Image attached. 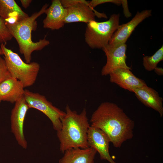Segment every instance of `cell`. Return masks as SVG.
I'll return each instance as SVG.
<instances>
[{
  "instance_id": "cell-12",
  "label": "cell",
  "mask_w": 163,
  "mask_h": 163,
  "mask_svg": "<svg viewBox=\"0 0 163 163\" xmlns=\"http://www.w3.org/2000/svg\"><path fill=\"white\" fill-rule=\"evenodd\" d=\"M67 12V8L62 6L60 0H52L51 5L45 11L46 17L43 21V27L51 30L62 28L65 24Z\"/></svg>"
},
{
  "instance_id": "cell-14",
  "label": "cell",
  "mask_w": 163,
  "mask_h": 163,
  "mask_svg": "<svg viewBox=\"0 0 163 163\" xmlns=\"http://www.w3.org/2000/svg\"><path fill=\"white\" fill-rule=\"evenodd\" d=\"M133 92L145 105L153 109L162 117L163 99L155 90L146 85L136 89Z\"/></svg>"
},
{
  "instance_id": "cell-1",
  "label": "cell",
  "mask_w": 163,
  "mask_h": 163,
  "mask_svg": "<svg viewBox=\"0 0 163 163\" xmlns=\"http://www.w3.org/2000/svg\"><path fill=\"white\" fill-rule=\"evenodd\" d=\"M91 126L100 129L108 137L115 148L131 139L133 136L134 122L116 104L102 103L92 113Z\"/></svg>"
},
{
  "instance_id": "cell-24",
  "label": "cell",
  "mask_w": 163,
  "mask_h": 163,
  "mask_svg": "<svg viewBox=\"0 0 163 163\" xmlns=\"http://www.w3.org/2000/svg\"><path fill=\"white\" fill-rule=\"evenodd\" d=\"M154 70L157 74L160 75H163V69L162 68L157 67Z\"/></svg>"
},
{
  "instance_id": "cell-15",
  "label": "cell",
  "mask_w": 163,
  "mask_h": 163,
  "mask_svg": "<svg viewBox=\"0 0 163 163\" xmlns=\"http://www.w3.org/2000/svg\"><path fill=\"white\" fill-rule=\"evenodd\" d=\"M24 87L21 82L12 77L0 83L1 101L15 103L24 96Z\"/></svg>"
},
{
  "instance_id": "cell-5",
  "label": "cell",
  "mask_w": 163,
  "mask_h": 163,
  "mask_svg": "<svg viewBox=\"0 0 163 163\" xmlns=\"http://www.w3.org/2000/svg\"><path fill=\"white\" fill-rule=\"evenodd\" d=\"M119 14H113L107 21H94L88 24L85 33V40L91 49H102L109 43L113 35L119 26Z\"/></svg>"
},
{
  "instance_id": "cell-20",
  "label": "cell",
  "mask_w": 163,
  "mask_h": 163,
  "mask_svg": "<svg viewBox=\"0 0 163 163\" xmlns=\"http://www.w3.org/2000/svg\"><path fill=\"white\" fill-rule=\"evenodd\" d=\"M11 77L4 59L0 56V83Z\"/></svg>"
},
{
  "instance_id": "cell-7",
  "label": "cell",
  "mask_w": 163,
  "mask_h": 163,
  "mask_svg": "<svg viewBox=\"0 0 163 163\" xmlns=\"http://www.w3.org/2000/svg\"><path fill=\"white\" fill-rule=\"evenodd\" d=\"M61 4L67 9L65 24L83 22L88 24L95 20V17L107 18L104 13L95 11L88 5V1L85 0H61Z\"/></svg>"
},
{
  "instance_id": "cell-2",
  "label": "cell",
  "mask_w": 163,
  "mask_h": 163,
  "mask_svg": "<svg viewBox=\"0 0 163 163\" xmlns=\"http://www.w3.org/2000/svg\"><path fill=\"white\" fill-rule=\"evenodd\" d=\"M65 110L66 115L61 120V128L57 131L60 143V151L63 153L71 149H86L89 147L87 136L90 125L86 109L84 108L78 114L67 105Z\"/></svg>"
},
{
  "instance_id": "cell-21",
  "label": "cell",
  "mask_w": 163,
  "mask_h": 163,
  "mask_svg": "<svg viewBox=\"0 0 163 163\" xmlns=\"http://www.w3.org/2000/svg\"><path fill=\"white\" fill-rule=\"evenodd\" d=\"M88 5L92 9L97 5L107 3H112L117 5L121 4V0H92L88 1Z\"/></svg>"
},
{
  "instance_id": "cell-13",
  "label": "cell",
  "mask_w": 163,
  "mask_h": 163,
  "mask_svg": "<svg viewBox=\"0 0 163 163\" xmlns=\"http://www.w3.org/2000/svg\"><path fill=\"white\" fill-rule=\"evenodd\" d=\"M109 75L110 82L130 92H133L136 89L147 85L144 80L136 77L128 69L118 68Z\"/></svg>"
},
{
  "instance_id": "cell-4",
  "label": "cell",
  "mask_w": 163,
  "mask_h": 163,
  "mask_svg": "<svg viewBox=\"0 0 163 163\" xmlns=\"http://www.w3.org/2000/svg\"><path fill=\"white\" fill-rule=\"evenodd\" d=\"M5 45L1 43L4 59L12 77L20 81L24 88L32 85L35 82L40 69V65L33 62L27 63L24 62L19 56Z\"/></svg>"
},
{
  "instance_id": "cell-22",
  "label": "cell",
  "mask_w": 163,
  "mask_h": 163,
  "mask_svg": "<svg viewBox=\"0 0 163 163\" xmlns=\"http://www.w3.org/2000/svg\"><path fill=\"white\" fill-rule=\"evenodd\" d=\"M121 4H122L123 9V13L125 17L128 18L131 16V13L129 12L128 9L127 2V0H121Z\"/></svg>"
},
{
  "instance_id": "cell-10",
  "label": "cell",
  "mask_w": 163,
  "mask_h": 163,
  "mask_svg": "<svg viewBox=\"0 0 163 163\" xmlns=\"http://www.w3.org/2000/svg\"><path fill=\"white\" fill-rule=\"evenodd\" d=\"M152 15L151 10L138 11L128 22L119 25L113 35L108 44L116 46L126 43L136 27L146 18Z\"/></svg>"
},
{
  "instance_id": "cell-25",
  "label": "cell",
  "mask_w": 163,
  "mask_h": 163,
  "mask_svg": "<svg viewBox=\"0 0 163 163\" xmlns=\"http://www.w3.org/2000/svg\"><path fill=\"white\" fill-rule=\"evenodd\" d=\"M3 55V53L2 51V50L1 48L0 47V55Z\"/></svg>"
},
{
  "instance_id": "cell-18",
  "label": "cell",
  "mask_w": 163,
  "mask_h": 163,
  "mask_svg": "<svg viewBox=\"0 0 163 163\" xmlns=\"http://www.w3.org/2000/svg\"><path fill=\"white\" fill-rule=\"evenodd\" d=\"M163 60V46L152 56H145L143 58V65L145 69L148 71L153 70L157 67L158 63Z\"/></svg>"
},
{
  "instance_id": "cell-6",
  "label": "cell",
  "mask_w": 163,
  "mask_h": 163,
  "mask_svg": "<svg viewBox=\"0 0 163 163\" xmlns=\"http://www.w3.org/2000/svg\"><path fill=\"white\" fill-rule=\"evenodd\" d=\"M24 97L29 108L35 109L44 113L50 120L56 131L61 129V120L66 115L65 112L54 106L44 96L38 93L26 89Z\"/></svg>"
},
{
  "instance_id": "cell-19",
  "label": "cell",
  "mask_w": 163,
  "mask_h": 163,
  "mask_svg": "<svg viewBox=\"0 0 163 163\" xmlns=\"http://www.w3.org/2000/svg\"><path fill=\"white\" fill-rule=\"evenodd\" d=\"M13 37L5 21L0 17V43L6 44Z\"/></svg>"
},
{
  "instance_id": "cell-16",
  "label": "cell",
  "mask_w": 163,
  "mask_h": 163,
  "mask_svg": "<svg viewBox=\"0 0 163 163\" xmlns=\"http://www.w3.org/2000/svg\"><path fill=\"white\" fill-rule=\"evenodd\" d=\"M97 152L91 147L86 149L72 148L66 151L59 163H94Z\"/></svg>"
},
{
  "instance_id": "cell-9",
  "label": "cell",
  "mask_w": 163,
  "mask_h": 163,
  "mask_svg": "<svg viewBox=\"0 0 163 163\" xmlns=\"http://www.w3.org/2000/svg\"><path fill=\"white\" fill-rule=\"evenodd\" d=\"M126 44L114 46L108 44L102 49L107 57V61L101 71L103 76L109 75L118 68H124L131 70L126 62Z\"/></svg>"
},
{
  "instance_id": "cell-3",
  "label": "cell",
  "mask_w": 163,
  "mask_h": 163,
  "mask_svg": "<svg viewBox=\"0 0 163 163\" xmlns=\"http://www.w3.org/2000/svg\"><path fill=\"white\" fill-rule=\"evenodd\" d=\"M48 5H44L38 11L21 21L12 24L6 23L10 33L16 40L19 47V51L23 55L26 62H31L32 53L35 51L42 50L50 44L46 39V36L38 41L34 42L32 40L31 33L37 28L36 19L45 13Z\"/></svg>"
},
{
  "instance_id": "cell-11",
  "label": "cell",
  "mask_w": 163,
  "mask_h": 163,
  "mask_svg": "<svg viewBox=\"0 0 163 163\" xmlns=\"http://www.w3.org/2000/svg\"><path fill=\"white\" fill-rule=\"evenodd\" d=\"M88 145L95 150L101 159L110 163H116L111 158L109 152L110 141L106 134L100 129L90 125L87 133Z\"/></svg>"
},
{
  "instance_id": "cell-26",
  "label": "cell",
  "mask_w": 163,
  "mask_h": 163,
  "mask_svg": "<svg viewBox=\"0 0 163 163\" xmlns=\"http://www.w3.org/2000/svg\"><path fill=\"white\" fill-rule=\"evenodd\" d=\"M1 100H0V103L1 102Z\"/></svg>"
},
{
  "instance_id": "cell-17",
  "label": "cell",
  "mask_w": 163,
  "mask_h": 163,
  "mask_svg": "<svg viewBox=\"0 0 163 163\" xmlns=\"http://www.w3.org/2000/svg\"><path fill=\"white\" fill-rule=\"evenodd\" d=\"M0 17L6 23L12 24L29 16L14 0H0Z\"/></svg>"
},
{
  "instance_id": "cell-8",
  "label": "cell",
  "mask_w": 163,
  "mask_h": 163,
  "mask_svg": "<svg viewBox=\"0 0 163 163\" xmlns=\"http://www.w3.org/2000/svg\"><path fill=\"white\" fill-rule=\"evenodd\" d=\"M29 109L23 96L15 103L10 117L11 132L18 145L24 149L27 148V143L24 134V123Z\"/></svg>"
},
{
  "instance_id": "cell-23",
  "label": "cell",
  "mask_w": 163,
  "mask_h": 163,
  "mask_svg": "<svg viewBox=\"0 0 163 163\" xmlns=\"http://www.w3.org/2000/svg\"><path fill=\"white\" fill-rule=\"evenodd\" d=\"M32 1L31 0H21L22 6L25 8H27Z\"/></svg>"
}]
</instances>
